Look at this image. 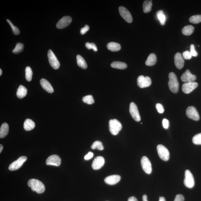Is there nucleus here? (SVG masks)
<instances>
[{
  "label": "nucleus",
  "mask_w": 201,
  "mask_h": 201,
  "mask_svg": "<svg viewBox=\"0 0 201 201\" xmlns=\"http://www.w3.org/2000/svg\"><path fill=\"white\" fill-rule=\"evenodd\" d=\"M184 197L183 195L179 194L176 196L174 201H184Z\"/></svg>",
  "instance_id": "37998d69"
},
{
  "label": "nucleus",
  "mask_w": 201,
  "mask_h": 201,
  "mask_svg": "<svg viewBox=\"0 0 201 201\" xmlns=\"http://www.w3.org/2000/svg\"><path fill=\"white\" fill-rule=\"evenodd\" d=\"M48 58L51 66L54 69H58L60 66V63L55 55L51 50L48 51Z\"/></svg>",
  "instance_id": "423d86ee"
},
{
  "label": "nucleus",
  "mask_w": 201,
  "mask_h": 201,
  "mask_svg": "<svg viewBox=\"0 0 201 201\" xmlns=\"http://www.w3.org/2000/svg\"><path fill=\"white\" fill-rule=\"evenodd\" d=\"M190 52L192 56L197 57L198 55V53L195 50V45L193 44H192L190 45Z\"/></svg>",
  "instance_id": "ea45409f"
},
{
  "label": "nucleus",
  "mask_w": 201,
  "mask_h": 201,
  "mask_svg": "<svg viewBox=\"0 0 201 201\" xmlns=\"http://www.w3.org/2000/svg\"><path fill=\"white\" fill-rule=\"evenodd\" d=\"M61 163V158L56 154H53L50 156L46 161V164L47 165H51L57 166H59Z\"/></svg>",
  "instance_id": "2eb2a0df"
},
{
  "label": "nucleus",
  "mask_w": 201,
  "mask_h": 201,
  "mask_svg": "<svg viewBox=\"0 0 201 201\" xmlns=\"http://www.w3.org/2000/svg\"><path fill=\"white\" fill-rule=\"evenodd\" d=\"M196 78V76L192 74L189 70H187L181 76L182 81L185 82H193Z\"/></svg>",
  "instance_id": "f3484780"
},
{
  "label": "nucleus",
  "mask_w": 201,
  "mask_h": 201,
  "mask_svg": "<svg viewBox=\"0 0 201 201\" xmlns=\"http://www.w3.org/2000/svg\"><path fill=\"white\" fill-rule=\"evenodd\" d=\"M175 66L178 69H181L184 66V61L183 57L180 53H177L174 56Z\"/></svg>",
  "instance_id": "a211bd4d"
},
{
  "label": "nucleus",
  "mask_w": 201,
  "mask_h": 201,
  "mask_svg": "<svg viewBox=\"0 0 201 201\" xmlns=\"http://www.w3.org/2000/svg\"><path fill=\"white\" fill-rule=\"evenodd\" d=\"M107 47L109 50L112 51H117L121 49L120 45L115 42L109 43L107 45Z\"/></svg>",
  "instance_id": "393cba45"
},
{
  "label": "nucleus",
  "mask_w": 201,
  "mask_h": 201,
  "mask_svg": "<svg viewBox=\"0 0 201 201\" xmlns=\"http://www.w3.org/2000/svg\"><path fill=\"white\" fill-rule=\"evenodd\" d=\"M163 126L166 129H167L169 127V123L168 120L166 118L163 119L162 121Z\"/></svg>",
  "instance_id": "c03bdc74"
},
{
  "label": "nucleus",
  "mask_w": 201,
  "mask_h": 201,
  "mask_svg": "<svg viewBox=\"0 0 201 201\" xmlns=\"http://www.w3.org/2000/svg\"><path fill=\"white\" fill-rule=\"evenodd\" d=\"M119 11L120 15L128 23H132L133 21L132 15L126 8L123 6H120L119 8Z\"/></svg>",
  "instance_id": "ddd939ff"
},
{
  "label": "nucleus",
  "mask_w": 201,
  "mask_h": 201,
  "mask_svg": "<svg viewBox=\"0 0 201 201\" xmlns=\"http://www.w3.org/2000/svg\"><path fill=\"white\" fill-rule=\"evenodd\" d=\"M9 127L7 123H3L0 128V137L1 138H3L6 137L7 135Z\"/></svg>",
  "instance_id": "5701e85b"
},
{
  "label": "nucleus",
  "mask_w": 201,
  "mask_h": 201,
  "mask_svg": "<svg viewBox=\"0 0 201 201\" xmlns=\"http://www.w3.org/2000/svg\"><path fill=\"white\" fill-rule=\"evenodd\" d=\"M159 201H166L164 197H159Z\"/></svg>",
  "instance_id": "09e8293b"
},
{
  "label": "nucleus",
  "mask_w": 201,
  "mask_h": 201,
  "mask_svg": "<svg viewBox=\"0 0 201 201\" xmlns=\"http://www.w3.org/2000/svg\"><path fill=\"white\" fill-rule=\"evenodd\" d=\"M27 93V89L24 86L20 85L17 90V95L19 99H22L26 96Z\"/></svg>",
  "instance_id": "412c9836"
},
{
  "label": "nucleus",
  "mask_w": 201,
  "mask_h": 201,
  "mask_svg": "<svg viewBox=\"0 0 201 201\" xmlns=\"http://www.w3.org/2000/svg\"><path fill=\"white\" fill-rule=\"evenodd\" d=\"M24 45L20 43H18L16 44L15 49L13 50V52L14 54H18L23 50Z\"/></svg>",
  "instance_id": "72a5a7b5"
},
{
  "label": "nucleus",
  "mask_w": 201,
  "mask_h": 201,
  "mask_svg": "<svg viewBox=\"0 0 201 201\" xmlns=\"http://www.w3.org/2000/svg\"><path fill=\"white\" fill-rule=\"evenodd\" d=\"M158 153L160 158L164 161H168L169 159L170 154L169 151L166 147L162 145L157 146Z\"/></svg>",
  "instance_id": "20e7f679"
},
{
  "label": "nucleus",
  "mask_w": 201,
  "mask_h": 201,
  "mask_svg": "<svg viewBox=\"0 0 201 201\" xmlns=\"http://www.w3.org/2000/svg\"><path fill=\"white\" fill-rule=\"evenodd\" d=\"M32 72L30 67L27 66L25 69V78L27 81L30 82L32 80Z\"/></svg>",
  "instance_id": "2f4dec72"
},
{
  "label": "nucleus",
  "mask_w": 201,
  "mask_h": 201,
  "mask_svg": "<svg viewBox=\"0 0 201 201\" xmlns=\"http://www.w3.org/2000/svg\"><path fill=\"white\" fill-rule=\"evenodd\" d=\"M35 127V124L32 120L27 119L24 124V128L26 131H30Z\"/></svg>",
  "instance_id": "b1692460"
},
{
  "label": "nucleus",
  "mask_w": 201,
  "mask_h": 201,
  "mask_svg": "<svg viewBox=\"0 0 201 201\" xmlns=\"http://www.w3.org/2000/svg\"><path fill=\"white\" fill-rule=\"evenodd\" d=\"M137 84L140 88H145L150 86L152 84V80L149 77L140 75L137 78Z\"/></svg>",
  "instance_id": "6e6552de"
},
{
  "label": "nucleus",
  "mask_w": 201,
  "mask_h": 201,
  "mask_svg": "<svg viewBox=\"0 0 201 201\" xmlns=\"http://www.w3.org/2000/svg\"><path fill=\"white\" fill-rule=\"evenodd\" d=\"M189 21L192 23L197 24L201 22V15H197L191 17Z\"/></svg>",
  "instance_id": "473e14b6"
},
{
  "label": "nucleus",
  "mask_w": 201,
  "mask_h": 201,
  "mask_svg": "<svg viewBox=\"0 0 201 201\" xmlns=\"http://www.w3.org/2000/svg\"><path fill=\"white\" fill-rule=\"evenodd\" d=\"M156 16L158 19L161 25H164L166 21V17L162 10H160L156 13Z\"/></svg>",
  "instance_id": "c756f323"
},
{
  "label": "nucleus",
  "mask_w": 201,
  "mask_h": 201,
  "mask_svg": "<svg viewBox=\"0 0 201 201\" xmlns=\"http://www.w3.org/2000/svg\"><path fill=\"white\" fill-rule=\"evenodd\" d=\"M187 116L188 118L195 121L200 119V116L196 109L193 106H189L186 111Z\"/></svg>",
  "instance_id": "9d476101"
},
{
  "label": "nucleus",
  "mask_w": 201,
  "mask_h": 201,
  "mask_svg": "<svg viewBox=\"0 0 201 201\" xmlns=\"http://www.w3.org/2000/svg\"><path fill=\"white\" fill-rule=\"evenodd\" d=\"M91 147L93 149H97L99 151H102L104 148L102 143L99 141H96L94 142L91 146Z\"/></svg>",
  "instance_id": "7c9ffc66"
},
{
  "label": "nucleus",
  "mask_w": 201,
  "mask_h": 201,
  "mask_svg": "<svg viewBox=\"0 0 201 201\" xmlns=\"http://www.w3.org/2000/svg\"><path fill=\"white\" fill-rule=\"evenodd\" d=\"M192 141L193 143L197 145H201V133L197 134L193 137Z\"/></svg>",
  "instance_id": "c9c22d12"
},
{
  "label": "nucleus",
  "mask_w": 201,
  "mask_h": 201,
  "mask_svg": "<svg viewBox=\"0 0 201 201\" xmlns=\"http://www.w3.org/2000/svg\"><path fill=\"white\" fill-rule=\"evenodd\" d=\"M77 64L80 68L83 69H86L87 68V65L85 59L80 55H78L76 56Z\"/></svg>",
  "instance_id": "a878e982"
},
{
  "label": "nucleus",
  "mask_w": 201,
  "mask_h": 201,
  "mask_svg": "<svg viewBox=\"0 0 201 201\" xmlns=\"http://www.w3.org/2000/svg\"><path fill=\"white\" fill-rule=\"evenodd\" d=\"M72 21V18L70 16L63 17L56 24L57 28L61 29L66 28L69 25Z\"/></svg>",
  "instance_id": "4468645a"
},
{
  "label": "nucleus",
  "mask_w": 201,
  "mask_h": 201,
  "mask_svg": "<svg viewBox=\"0 0 201 201\" xmlns=\"http://www.w3.org/2000/svg\"><path fill=\"white\" fill-rule=\"evenodd\" d=\"M109 127L110 132L114 135H117L122 128L121 123L116 119L110 120Z\"/></svg>",
  "instance_id": "7ed1b4c3"
},
{
  "label": "nucleus",
  "mask_w": 201,
  "mask_h": 201,
  "mask_svg": "<svg viewBox=\"0 0 201 201\" xmlns=\"http://www.w3.org/2000/svg\"><path fill=\"white\" fill-rule=\"evenodd\" d=\"M194 27L192 25H187L182 29V33L185 35H190L193 33Z\"/></svg>",
  "instance_id": "cd10ccee"
},
{
  "label": "nucleus",
  "mask_w": 201,
  "mask_h": 201,
  "mask_svg": "<svg viewBox=\"0 0 201 201\" xmlns=\"http://www.w3.org/2000/svg\"><path fill=\"white\" fill-rule=\"evenodd\" d=\"M7 21L8 22V23L9 24L10 26H11L12 30H13V33L15 35H19V34H20V31L18 27L15 26L13 25V24L12 23L11 20H7Z\"/></svg>",
  "instance_id": "e433bc0d"
},
{
  "label": "nucleus",
  "mask_w": 201,
  "mask_h": 201,
  "mask_svg": "<svg viewBox=\"0 0 201 201\" xmlns=\"http://www.w3.org/2000/svg\"><path fill=\"white\" fill-rule=\"evenodd\" d=\"M86 47H87V49L89 50L93 49V50L95 51H98V49L95 44H94V43H89V42H87L85 44Z\"/></svg>",
  "instance_id": "4c0bfd02"
},
{
  "label": "nucleus",
  "mask_w": 201,
  "mask_h": 201,
  "mask_svg": "<svg viewBox=\"0 0 201 201\" xmlns=\"http://www.w3.org/2000/svg\"><path fill=\"white\" fill-rule=\"evenodd\" d=\"M141 164L145 172L147 174H151L152 172V165L148 158L147 156H143L141 160Z\"/></svg>",
  "instance_id": "1a4fd4ad"
},
{
  "label": "nucleus",
  "mask_w": 201,
  "mask_h": 201,
  "mask_svg": "<svg viewBox=\"0 0 201 201\" xmlns=\"http://www.w3.org/2000/svg\"><path fill=\"white\" fill-rule=\"evenodd\" d=\"M89 29V27L88 25H85V26L84 28H82L80 29V33L82 35H84L86 32L88 31Z\"/></svg>",
  "instance_id": "79ce46f5"
},
{
  "label": "nucleus",
  "mask_w": 201,
  "mask_h": 201,
  "mask_svg": "<svg viewBox=\"0 0 201 201\" xmlns=\"http://www.w3.org/2000/svg\"><path fill=\"white\" fill-rule=\"evenodd\" d=\"M143 201H148L147 200V196L146 195H144L143 196Z\"/></svg>",
  "instance_id": "de8ad7c7"
},
{
  "label": "nucleus",
  "mask_w": 201,
  "mask_h": 201,
  "mask_svg": "<svg viewBox=\"0 0 201 201\" xmlns=\"http://www.w3.org/2000/svg\"><path fill=\"white\" fill-rule=\"evenodd\" d=\"M94 156V154L92 152H88V153L86 154L84 157V159L87 160H89L92 158L93 157V156Z\"/></svg>",
  "instance_id": "a18cd8bd"
},
{
  "label": "nucleus",
  "mask_w": 201,
  "mask_h": 201,
  "mask_svg": "<svg viewBox=\"0 0 201 201\" xmlns=\"http://www.w3.org/2000/svg\"><path fill=\"white\" fill-rule=\"evenodd\" d=\"M157 61V58L154 53H151L147 58L145 64L147 66H152L156 64Z\"/></svg>",
  "instance_id": "4be33fe9"
},
{
  "label": "nucleus",
  "mask_w": 201,
  "mask_h": 201,
  "mask_svg": "<svg viewBox=\"0 0 201 201\" xmlns=\"http://www.w3.org/2000/svg\"><path fill=\"white\" fill-rule=\"evenodd\" d=\"M105 163L104 158L101 156L96 157L93 161L92 166L93 169L98 170L102 167Z\"/></svg>",
  "instance_id": "dca6fc26"
},
{
  "label": "nucleus",
  "mask_w": 201,
  "mask_h": 201,
  "mask_svg": "<svg viewBox=\"0 0 201 201\" xmlns=\"http://www.w3.org/2000/svg\"><path fill=\"white\" fill-rule=\"evenodd\" d=\"M40 83L41 86L45 90L49 93H53L54 89L50 82L45 79H41Z\"/></svg>",
  "instance_id": "aec40b11"
},
{
  "label": "nucleus",
  "mask_w": 201,
  "mask_h": 201,
  "mask_svg": "<svg viewBox=\"0 0 201 201\" xmlns=\"http://www.w3.org/2000/svg\"><path fill=\"white\" fill-rule=\"evenodd\" d=\"M184 184L187 188H191L195 185V182L193 174L189 170H186L185 173Z\"/></svg>",
  "instance_id": "39448f33"
},
{
  "label": "nucleus",
  "mask_w": 201,
  "mask_h": 201,
  "mask_svg": "<svg viewBox=\"0 0 201 201\" xmlns=\"http://www.w3.org/2000/svg\"><path fill=\"white\" fill-rule=\"evenodd\" d=\"M129 111L132 116L136 121H140L141 118L138 111V108L135 103L132 102L130 105Z\"/></svg>",
  "instance_id": "f8f14e48"
},
{
  "label": "nucleus",
  "mask_w": 201,
  "mask_h": 201,
  "mask_svg": "<svg viewBox=\"0 0 201 201\" xmlns=\"http://www.w3.org/2000/svg\"><path fill=\"white\" fill-rule=\"evenodd\" d=\"M3 149V146L2 145H0V153H1Z\"/></svg>",
  "instance_id": "8fccbe9b"
},
{
  "label": "nucleus",
  "mask_w": 201,
  "mask_h": 201,
  "mask_svg": "<svg viewBox=\"0 0 201 201\" xmlns=\"http://www.w3.org/2000/svg\"><path fill=\"white\" fill-rule=\"evenodd\" d=\"M28 185L33 191L36 192L37 193H43L45 190V187L42 182L35 179L29 180Z\"/></svg>",
  "instance_id": "f257e3e1"
},
{
  "label": "nucleus",
  "mask_w": 201,
  "mask_h": 201,
  "mask_svg": "<svg viewBox=\"0 0 201 201\" xmlns=\"http://www.w3.org/2000/svg\"><path fill=\"white\" fill-rule=\"evenodd\" d=\"M121 180V177L119 175H111L106 177L104 179V181L108 184L113 185L116 184Z\"/></svg>",
  "instance_id": "6ab92c4d"
},
{
  "label": "nucleus",
  "mask_w": 201,
  "mask_h": 201,
  "mask_svg": "<svg viewBox=\"0 0 201 201\" xmlns=\"http://www.w3.org/2000/svg\"><path fill=\"white\" fill-rule=\"evenodd\" d=\"M198 84L195 82H185L182 86V91L185 94H188L198 87Z\"/></svg>",
  "instance_id": "9b49d317"
},
{
  "label": "nucleus",
  "mask_w": 201,
  "mask_h": 201,
  "mask_svg": "<svg viewBox=\"0 0 201 201\" xmlns=\"http://www.w3.org/2000/svg\"><path fill=\"white\" fill-rule=\"evenodd\" d=\"M111 65L113 68L119 69H125L127 68L126 63L119 61L113 62Z\"/></svg>",
  "instance_id": "bb28decb"
},
{
  "label": "nucleus",
  "mask_w": 201,
  "mask_h": 201,
  "mask_svg": "<svg viewBox=\"0 0 201 201\" xmlns=\"http://www.w3.org/2000/svg\"><path fill=\"white\" fill-rule=\"evenodd\" d=\"M152 1H145L144 2L143 6V12L145 13H149L152 9Z\"/></svg>",
  "instance_id": "c85d7f7f"
},
{
  "label": "nucleus",
  "mask_w": 201,
  "mask_h": 201,
  "mask_svg": "<svg viewBox=\"0 0 201 201\" xmlns=\"http://www.w3.org/2000/svg\"><path fill=\"white\" fill-rule=\"evenodd\" d=\"M82 100L84 102L88 104H92L95 102L92 96L91 95H88L85 96L83 98Z\"/></svg>",
  "instance_id": "f704fd0d"
},
{
  "label": "nucleus",
  "mask_w": 201,
  "mask_h": 201,
  "mask_svg": "<svg viewBox=\"0 0 201 201\" xmlns=\"http://www.w3.org/2000/svg\"><path fill=\"white\" fill-rule=\"evenodd\" d=\"M156 107L159 113H162L164 112V110L162 104L160 103L156 104Z\"/></svg>",
  "instance_id": "a19ab883"
},
{
  "label": "nucleus",
  "mask_w": 201,
  "mask_h": 201,
  "mask_svg": "<svg viewBox=\"0 0 201 201\" xmlns=\"http://www.w3.org/2000/svg\"><path fill=\"white\" fill-rule=\"evenodd\" d=\"M192 55L190 51L187 50L183 53V57L184 59L186 60H190L191 59Z\"/></svg>",
  "instance_id": "58836bf2"
},
{
  "label": "nucleus",
  "mask_w": 201,
  "mask_h": 201,
  "mask_svg": "<svg viewBox=\"0 0 201 201\" xmlns=\"http://www.w3.org/2000/svg\"><path fill=\"white\" fill-rule=\"evenodd\" d=\"M2 70L1 69H0V75L1 76L2 75Z\"/></svg>",
  "instance_id": "3c124183"
},
{
  "label": "nucleus",
  "mask_w": 201,
  "mask_h": 201,
  "mask_svg": "<svg viewBox=\"0 0 201 201\" xmlns=\"http://www.w3.org/2000/svg\"><path fill=\"white\" fill-rule=\"evenodd\" d=\"M27 158L25 156H20L17 160L12 163L9 166V169L11 171H15L19 169L24 163L27 161Z\"/></svg>",
  "instance_id": "0eeeda50"
},
{
  "label": "nucleus",
  "mask_w": 201,
  "mask_h": 201,
  "mask_svg": "<svg viewBox=\"0 0 201 201\" xmlns=\"http://www.w3.org/2000/svg\"><path fill=\"white\" fill-rule=\"evenodd\" d=\"M128 201H138L136 197L134 196H132L128 198Z\"/></svg>",
  "instance_id": "49530a36"
},
{
  "label": "nucleus",
  "mask_w": 201,
  "mask_h": 201,
  "mask_svg": "<svg viewBox=\"0 0 201 201\" xmlns=\"http://www.w3.org/2000/svg\"><path fill=\"white\" fill-rule=\"evenodd\" d=\"M169 81L168 84L169 89L171 92L174 93L177 92L179 89V84L176 75L173 73H171L169 74Z\"/></svg>",
  "instance_id": "f03ea898"
}]
</instances>
